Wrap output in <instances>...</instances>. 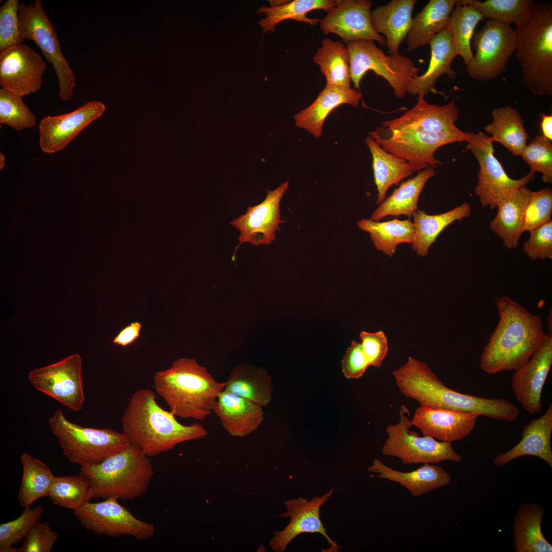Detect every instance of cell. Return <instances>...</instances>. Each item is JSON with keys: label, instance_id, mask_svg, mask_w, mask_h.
I'll return each mask as SVG.
<instances>
[{"label": "cell", "instance_id": "6da1fadb", "mask_svg": "<svg viewBox=\"0 0 552 552\" xmlns=\"http://www.w3.org/2000/svg\"><path fill=\"white\" fill-rule=\"evenodd\" d=\"M498 324L480 359L489 375L515 371L524 365L546 336L542 320L507 296L496 300Z\"/></svg>", "mask_w": 552, "mask_h": 552}, {"label": "cell", "instance_id": "7a4b0ae2", "mask_svg": "<svg viewBox=\"0 0 552 552\" xmlns=\"http://www.w3.org/2000/svg\"><path fill=\"white\" fill-rule=\"evenodd\" d=\"M151 389L135 390L128 401L121 424L123 432L131 444L148 457L167 452L181 443L203 439L207 430L199 423L185 425L170 410L157 403Z\"/></svg>", "mask_w": 552, "mask_h": 552}, {"label": "cell", "instance_id": "3957f363", "mask_svg": "<svg viewBox=\"0 0 552 552\" xmlns=\"http://www.w3.org/2000/svg\"><path fill=\"white\" fill-rule=\"evenodd\" d=\"M400 392L420 405L467 412L508 421L513 406L502 398H487L457 392L444 385L424 362L409 356L392 372Z\"/></svg>", "mask_w": 552, "mask_h": 552}, {"label": "cell", "instance_id": "277c9868", "mask_svg": "<svg viewBox=\"0 0 552 552\" xmlns=\"http://www.w3.org/2000/svg\"><path fill=\"white\" fill-rule=\"evenodd\" d=\"M154 387L176 417L202 421L213 412L225 383L217 381L195 359L182 357L155 373Z\"/></svg>", "mask_w": 552, "mask_h": 552}, {"label": "cell", "instance_id": "5b68a950", "mask_svg": "<svg viewBox=\"0 0 552 552\" xmlns=\"http://www.w3.org/2000/svg\"><path fill=\"white\" fill-rule=\"evenodd\" d=\"M514 30L523 84L534 95L552 97L551 3L535 2L528 18Z\"/></svg>", "mask_w": 552, "mask_h": 552}, {"label": "cell", "instance_id": "8992f818", "mask_svg": "<svg viewBox=\"0 0 552 552\" xmlns=\"http://www.w3.org/2000/svg\"><path fill=\"white\" fill-rule=\"evenodd\" d=\"M80 473L89 481V501H127L145 494L154 472L149 457L130 444L98 464L81 467Z\"/></svg>", "mask_w": 552, "mask_h": 552}, {"label": "cell", "instance_id": "52a82bcc", "mask_svg": "<svg viewBox=\"0 0 552 552\" xmlns=\"http://www.w3.org/2000/svg\"><path fill=\"white\" fill-rule=\"evenodd\" d=\"M49 424L65 456L81 467L98 464L130 444L123 432L83 427L68 420L60 409Z\"/></svg>", "mask_w": 552, "mask_h": 552}, {"label": "cell", "instance_id": "ba28073f", "mask_svg": "<svg viewBox=\"0 0 552 552\" xmlns=\"http://www.w3.org/2000/svg\"><path fill=\"white\" fill-rule=\"evenodd\" d=\"M369 134L384 150L406 160L413 172L442 165L434 156L436 151L449 144L467 142L472 135L457 127L435 132L390 131L381 126Z\"/></svg>", "mask_w": 552, "mask_h": 552}, {"label": "cell", "instance_id": "9c48e42d", "mask_svg": "<svg viewBox=\"0 0 552 552\" xmlns=\"http://www.w3.org/2000/svg\"><path fill=\"white\" fill-rule=\"evenodd\" d=\"M349 56L351 79L355 88H359L361 81L369 71L384 79L394 90L395 95L405 97L410 81L418 76L421 68L408 57L399 53L386 55L375 41L359 40L346 43Z\"/></svg>", "mask_w": 552, "mask_h": 552}, {"label": "cell", "instance_id": "30bf717a", "mask_svg": "<svg viewBox=\"0 0 552 552\" xmlns=\"http://www.w3.org/2000/svg\"><path fill=\"white\" fill-rule=\"evenodd\" d=\"M18 16L22 39L36 44L57 75L59 98L63 101L69 100L74 94L76 76L62 53L56 31L41 2L36 0L28 5L20 3Z\"/></svg>", "mask_w": 552, "mask_h": 552}, {"label": "cell", "instance_id": "8fae6325", "mask_svg": "<svg viewBox=\"0 0 552 552\" xmlns=\"http://www.w3.org/2000/svg\"><path fill=\"white\" fill-rule=\"evenodd\" d=\"M399 413V422L386 428L388 438L382 447L383 455L396 457L404 465L462 461L461 456L455 451L451 442L438 441L428 435L420 436L411 431L413 425L406 406L401 405Z\"/></svg>", "mask_w": 552, "mask_h": 552}, {"label": "cell", "instance_id": "7c38bea8", "mask_svg": "<svg viewBox=\"0 0 552 552\" xmlns=\"http://www.w3.org/2000/svg\"><path fill=\"white\" fill-rule=\"evenodd\" d=\"M471 43L475 54L467 65V73L475 80H492L505 71L515 51V30L511 25L489 19L474 33Z\"/></svg>", "mask_w": 552, "mask_h": 552}, {"label": "cell", "instance_id": "4fadbf2b", "mask_svg": "<svg viewBox=\"0 0 552 552\" xmlns=\"http://www.w3.org/2000/svg\"><path fill=\"white\" fill-rule=\"evenodd\" d=\"M466 149L474 155L479 165L478 182L474 192L483 207L493 210L498 203L518 188L533 180L535 173L530 171L524 177L514 179L510 177L494 155L491 137L482 131L472 133Z\"/></svg>", "mask_w": 552, "mask_h": 552}, {"label": "cell", "instance_id": "5bb4252c", "mask_svg": "<svg viewBox=\"0 0 552 552\" xmlns=\"http://www.w3.org/2000/svg\"><path fill=\"white\" fill-rule=\"evenodd\" d=\"M73 513L85 529L97 536H128L144 541L156 531L153 523L137 518L113 498L98 502L88 501Z\"/></svg>", "mask_w": 552, "mask_h": 552}, {"label": "cell", "instance_id": "9a60e30c", "mask_svg": "<svg viewBox=\"0 0 552 552\" xmlns=\"http://www.w3.org/2000/svg\"><path fill=\"white\" fill-rule=\"evenodd\" d=\"M30 383L37 390L54 399L74 411L81 410L85 395L82 360L71 354L54 363L31 370Z\"/></svg>", "mask_w": 552, "mask_h": 552}, {"label": "cell", "instance_id": "2e32d148", "mask_svg": "<svg viewBox=\"0 0 552 552\" xmlns=\"http://www.w3.org/2000/svg\"><path fill=\"white\" fill-rule=\"evenodd\" d=\"M46 64L29 45L20 43L0 52L1 88L23 97L40 88Z\"/></svg>", "mask_w": 552, "mask_h": 552}, {"label": "cell", "instance_id": "e0dca14e", "mask_svg": "<svg viewBox=\"0 0 552 552\" xmlns=\"http://www.w3.org/2000/svg\"><path fill=\"white\" fill-rule=\"evenodd\" d=\"M372 4L369 0H336L335 6L320 19V27L325 33L337 35L346 43L369 40L384 46L385 37L372 25Z\"/></svg>", "mask_w": 552, "mask_h": 552}, {"label": "cell", "instance_id": "ac0fdd59", "mask_svg": "<svg viewBox=\"0 0 552 552\" xmlns=\"http://www.w3.org/2000/svg\"><path fill=\"white\" fill-rule=\"evenodd\" d=\"M288 187L287 181L273 190H268L262 202L247 207L245 214L229 222L240 233L236 251L243 243L258 246L269 244L275 240V231L280 229L279 224L284 222L280 219V202Z\"/></svg>", "mask_w": 552, "mask_h": 552}, {"label": "cell", "instance_id": "d6986e66", "mask_svg": "<svg viewBox=\"0 0 552 552\" xmlns=\"http://www.w3.org/2000/svg\"><path fill=\"white\" fill-rule=\"evenodd\" d=\"M551 364L552 335L548 333L528 361L513 375L512 386L515 396L531 415L542 410V392Z\"/></svg>", "mask_w": 552, "mask_h": 552}, {"label": "cell", "instance_id": "ffe728a7", "mask_svg": "<svg viewBox=\"0 0 552 552\" xmlns=\"http://www.w3.org/2000/svg\"><path fill=\"white\" fill-rule=\"evenodd\" d=\"M105 109L103 103L92 101L69 113L43 118L39 125L40 149L47 153L62 150L82 130L99 118Z\"/></svg>", "mask_w": 552, "mask_h": 552}, {"label": "cell", "instance_id": "44dd1931", "mask_svg": "<svg viewBox=\"0 0 552 552\" xmlns=\"http://www.w3.org/2000/svg\"><path fill=\"white\" fill-rule=\"evenodd\" d=\"M333 491L320 497H314L311 500L298 497L285 502L287 511L279 515L282 518H290L289 524L282 531H277L270 540L269 545L277 552H283L289 543L297 536L304 533H318L325 536L333 549H339V546L328 536L326 528L320 519V508L331 497Z\"/></svg>", "mask_w": 552, "mask_h": 552}, {"label": "cell", "instance_id": "7402d4cb", "mask_svg": "<svg viewBox=\"0 0 552 552\" xmlns=\"http://www.w3.org/2000/svg\"><path fill=\"white\" fill-rule=\"evenodd\" d=\"M479 416L474 412L420 405L416 408L411 423L423 435L451 443L468 435Z\"/></svg>", "mask_w": 552, "mask_h": 552}, {"label": "cell", "instance_id": "603a6c76", "mask_svg": "<svg viewBox=\"0 0 552 552\" xmlns=\"http://www.w3.org/2000/svg\"><path fill=\"white\" fill-rule=\"evenodd\" d=\"M459 109L454 100L444 105L432 104L418 96L415 105L400 117L384 121L381 127L390 131H442L457 127Z\"/></svg>", "mask_w": 552, "mask_h": 552}, {"label": "cell", "instance_id": "cb8c5ba5", "mask_svg": "<svg viewBox=\"0 0 552 552\" xmlns=\"http://www.w3.org/2000/svg\"><path fill=\"white\" fill-rule=\"evenodd\" d=\"M213 412L225 430L234 437L250 435L264 419L262 407L225 389L219 395Z\"/></svg>", "mask_w": 552, "mask_h": 552}, {"label": "cell", "instance_id": "d4e9b609", "mask_svg": "<svg viewBox=\"0 0 552 552\" xmlns=\"http://www.w3.org/2000/svg\"><path fill=\"white\" fill-rule=\"evenodd\" d=\"M520 441L509 451L500 453L493 459L497 467L506 465L517 458L525 456L539 457L552 468V405L541 416L533 419L522 430Z\"/></svg>", "mask_w": 552, "mask_h": 552}, {"label": "cell", "instance_id": "484cf974", "mask_svg": "<svg viewBox=\"0 0 552 552\" xmlns=\"http://www.w3.org/2000/svg\"><path fill=\"white\" fill-rule=\"evenodd\" d=\"M429 44L431 55L426 71L422 75L413 78L409 82L406 93L412 96L426 95L436 93L434 85L437 79L443 75L454 79L456 73L451 67L452 63L457 56L452 36L446 28L439 32Z\"/></svg>", "mask_w": 552, "mask_h": 552}, {"label": "cell", "instance_id": "4316f807", "mask_svg": "<svg viewBox=\"0 0 552 552\" xmlns=\"http://www.w3.org/2000/svg\"><path fill=\"white\" fill-rule=\"evenodd\" d=\"M416 0H392L371 11L375 31L385 37L389 54L399 53L400 45L407 37L412 23Z\"/></svg>", "mask_w": 552, "mask_h": 552}, {"label": "cell", "instance_id": "83f0119b", "mask_svg": "<svg viewBox=\"0 0 552 552\" xmlns=\"http://www.w3.org/2000/svg\"><path fill=\"white\" fill-rule=\"evenodd\" d=\"M361 99L360 93L351 87L325 86L315 101L294 116L296 126L307 130L316 138L323 133L325 121L336 107L350 104L357 107Z\"/></svg>", "mask_w": 552, "mask_h": 552}, {"label": "cell", "instance_id": "f1b7e54d", "mask_svg": "<svg viewBox=\"0 0 552 552\" xmlns=\"http://www.w3.org/2000/svg\"><path fill=\"white\" fill-rule=\"evenodd\" d=\"M367 470L377 473L376 477L396 482L407 489L415 497L432 490L448 485L451 476L448 472L435 464H425L408 472L394 470L378 459H374Z\"/></svg>", "mask_w": 552, "mask_h": 552}, {"label": "cell", "instance_id": "f546056e", "mask_svg": "<svg viewBox=\"0 0 552 552\" xmlns=\"http://www.w3.org/2000/svg\"><path fill=\"white\" fill-rule=\"evenodd\" d=\"M531 191L526 186H522L503 199L497 206L496 215L490 223L491 231L509 249L518 246Z\"/></svg>", "mask_w": 552, "mask_h": 552}, {"label": "cell", "instance_id": "4dcf8cb0", "mask_svg": "<svg viewBox=\"0 0 552 552\" xmlns=\"http://www.w3.org/2000/svg\"><path fill=\"white\" fill-rule=\"evenodd\" d=\"M224 389L263 407L271 401L273 389L266 370L244 362L231 371Z\"/></svg>", "mask_w": 552, "mask_h": 552}, {"label": "cell", "instance_id": "1f68e13d", "mask_svg": "<svg viewBox=\"0 0 552 552\" xmlns=\"http://www.w3.org/2000/svg\"><path fill=\"white\" fill-rule=\"evenodd\" d=\"M544 508L539 503L519 505L513 521L516 552H551L552 545L544 536L541 522Z\"/></svg>", "mask_w": 552, "mask_h": 552}, {"label": "cell", "instance_id": "d6a6232c", "mask_svg": "<svg viewBox=\"0 0 552 552\" xmlns=\"http://www.w3.org/2000/svg\"><path fill=\"white\" fill-rule=\"evenodd\" d=\"M457 0H430L412 18L406 37L407 50L413 52L429 44L433 38L445 28Z\"/></svg>", "mask_w": 552, "mask_h": 552}, {"label": "cell", "instance_id": "836d02e7", "mask_svg": "<svg viewBox=\"0 0 552 552\" xmlns=\"http://www.w3.org/2000/svg\"><path fill=\"white\" fill-rule=\"evenodd\" d=\"M470 214L471 206L467 202L436 215H429L418 210L412 216L415 228L412 249L418 256L426 257L430 247L446 227L455 221H462Z\"/></svg>", "mask_w": 552, "mask_h": 552}, {"label": "cell", "instance_id": "e575fe53", "mask_svg": "<svg viewBox=\"0 0 552 552\" xmlns=\"http://www.w3.org/2000/svg\"><path fill=\"white\" fill-rule=\"evenodd\" d=\"M434 169L419 172L414 177L402 182L393 193L379 204L371 219L380 221L387 216L401 215L411 217L417 211L419 199L427 181L435 175Z\"/></svg>", "mask_w": 552, "mask_h": 552}, {"label": "cell", "instance_id": "d590c367", "mask_svg": "<svg viewBox=\"0 0 552 552\" xmlns=\"http://www.w3.org/2000/svg\"><path fill=\"white\" fill-rule=\"evenodd\" d=\"M270 6H263L258 10L265 17L259 22L263 33L273 32L279 23L287 19H294L311 25H315L320 19L310 18L307 14L311 11L323 9L329 11L336 4L335 0H293L269 1Z\"/></svg>", "mask_w": 552, "mask_h": 552}, {"label": "cell", "instance_id": "8d00e7d4", "mask_svg": "<svg viewBox=\"0 0 552 552\" xmlns=\"http://www.w3.org/2000/svg\"><path fill=\"white\" fill-rule=\"evenodd\" d=\"M492 116L493 121L485 130L491 135L493 142L500 143L513 155H520L529 139L520 114L513 107L505 106L494 108Z\"/></svg>", "mask_w": 552, "mask_h": 552}, {"label": "cell", "instance_id": "74e56055", "mask_svg": "<svg viewBox=\"0 0 552 552\" xmlns=\"http://www.w3.org/2000/svg\"><path fill=\"white\" fill-rule=\"evenodd\" d=\"M365 143L372 157L374 178L377 190V203L380 204L385 199L390 187L411 176L413 171L406 160L386 151L370 136L365 139Z\"/></svg>", "mask_w": 552, "mask_h": 552}, {"label": "cell", "instance_id": "f35d334b", "mask_svg": "<svg viewBox=\"0 0 552 552\" xmlns=\"http://www.w3.org/2000/svg\"><path fill=\"white\" fill-rule=\"evenodd\" d=\"M357 226L369 234L377 250L390 257L394 255L399 244L411 245L414 239V224L409 218L404 220L395 218L386 221L363 219L358 221Z\"/></svg>", "mask_w": 552, "mask_h": 552}, {"label": "cell", "instance_id": "ab89813d", "mask_svg": "<svg viewBox=\"0 0 552 552\" xmlns=\"http://www.w3.org/2000/svg\"><path fill=\"white\" fill-rule=\"evenodd\" d=\"M22 473L18 494L21 507L26 508L38 499L49 497L55 476L42 461L24 452L20 457Z\"/></svg>", "mask_w": 552, "mask_h": 552}, {"label": "cell", "instance_id": "60d3db41", "mask_svg": "<svg viewBox=\"0 0 552 552\" xmlns=\"http://www.w3.org/2000/svg\"><path fill=\"white\" fill-rule=\"evenodd\" d=\"M484 19L481 13L471 6L467 0H457L445 28L450 33L457 55L467 65L473 54L471 40L478 22Z\"/></svg>", "mask_w": 552, "mask_h": 552}, {"label": "cell", "instance_id": "b9f144b4", "mask_svg": "<svg viewBox=\"0 0 552 552\" xmlns=\"http://www.w3.org/2000/svg\"><path fill=\"white\" fill-rule=\"evenodd\" d=\"M325 75L326 86L351 87L348 50L342 43L325 38L313 57Z\"/></svg>", "mask_w": 552, "mask_h": 552}, {"label": "cell", "instance_id": "7bdbcfd3", "mask_svg": "<svg viewBox=\"0 0 552 552\" xmlns=\"http://www.w3.org/2000/svg\"><path fill=\"white\" fill-rule=\"evenodd\" d=\"M484 18L511 25L520 24L529 17L535 1L533 0H467Z\"/></svg>", "mask_w": 552, "mask_h": 552}, {"label": "cell", "instance_id": "ee69618b", "mask_svg": "<svg viewBox=\"0 0 552 552\" xmlns=\"http://www.w3.org/2000/svg\"><path fill=\"white\" fill-rule=\"evenodd\" d=\"M89 480L81 473L55 476L48 497L55 504L74 511L89 501Z\"/></svg>", "mask_w": 552, "mask_h": 552}, {"label": "cell", "instance_id": "f6af8a7d", "mask_svg": "<svg viewBox=\"0 0 552 552\" xmlns=\"http://www.w3.org/2000/svg\"><path fill=\"white\" fill-rule=\"evenodd\" d=\"M43 509L38 505L25 508L21 515L13 520L0 524V551L18 552L12 546L24 539L31 529L40 520Z\"/></svg>", "mask_w": 552, "mask_h": 552}, {"label": "cell", "instance_id": "bcb514c9", "mask_svg": "<svg viewBox=\"0 0 552 552\" xmlns=\"http://www.w3.org/2000/svg\"><path fill=\"white\" fill-rule=\"evenodd\" d=\"M0 123L21 131L35 126L37 119L22 97L1 88Z\"/></svg>", "mask_w": 552, "mask_h": 552}, {"label": "cell", "instance_id": "7dc6e473", "mask_svg": "<svg viewBox=\"0 0 552 552\" xmlns=\"http://www.w3.org/2000/svg\"><path fill=\"white\" fill-rule=\"evenodd\" d=\"M520 155L531 171L542 174L545 183H552V143L542 135H536L523 149Z\"/></svg>", "mask_w": 552, "mask_h": 552}, {"label": "cell", "instance_id": "c3c4849f", "mask_svg": "<svg viewBox=\"0 0 552 552\" xmlns=\"http://www.w3.org/2000/svg\"><path fill=\"white\" fill-rule=\"evenodd\" d=\"M552 190L545 188L531 191L524 214L523 233L531 231L551 220Z\"/></svg>", "mask_w": 552, "mask_h": 552}, {"label": "cell", "instance_id": "681fc988", "mask_svg": "<svg viewBox=\"0 0 552 552\" xmlns=\"http://www.w3.org/2000/svg\"><path fill=\"white\" fill-rule=\"evenodd\" d=\"M18 0H7L0 7V52L23 43L18 16Z\"/></svg>", "mask_w": 552, "mask_h": 552}, {"label": "cell", "instance_id": "f907efd6", "mask_svg": "<svg viewBox=\"0 0 552 552\" xmlns=\"http://www.w3.org/2000/svg\"><path fill=\"white\" fill-rule=\"evenodd\" d=\"M528 239L524 243L523 251L532 260L552 258V220L530 231Z\"/></svg>", "mask_w": 552, "mask_h": 552}, {"label": "cell", "instance_id": "816d5d0a", "mask_svg": "<svg viewBox=\"0 0 552 552\" xmlns=\"http://www.w3.org/2000/svg\"><path fill=\"white\" fill-rule=\"evenodd\" d=\"M59 536L48 522L39 521L25 537L18 552H50Z\"/></svg>", "mask_w": 552, "mask_h": 552}, {"label": "cell", "instance_id": "f5cc1de1", "mask_svg": "<svg viewBox=\"0 0 552 552\" xmlns=\"http://www.w3.org/2000/svg\"><path fill=\"white\" fill-rule=\"evenodd\" d=\"M359 337L364 353L370 366L380 367L386 357L388 347L386 336L382 331H362Z\"/></svg>", "mask_w": 552, "mask_h": 552}, {"label": "cell", "instance_id": "db71d44e", "mask_svg": "<svg viewBox=\"0 0 552 552\" xmlns=\"http://www.w3.org/2000/svg\"><path fill=\"white\" fill-rule=\"evenodd\" d=\"M361 342L353 340L341 360V370L347 379H358L370 366Z\"/></svg>", "mask_w": 552, "mask_h": 552}, {"label": "cell", "instance_id": "11a10c76", "mask_svg": "<svg viewBox=\"0 0 552 552\" xmlns=\"http://www.w3.org/2000/svg\"><path fill=\"white\" fill-rule=\"evenodd\" d=\"M142 325L139 322L131 323L122 329L114 338L113 342L125 347L134 342L140 336Z\"/></svg>", "mask_w": 552, "mask_h": 552}, {"label": "cell", "instance_id": "9f6ffc18", "mask_svg": "<svg viewBox=\"0 0 552 552\" xmlns=\"http://www.w3.org/2000/svg\"><path fill=\"white\" fill-rule=\"evenodd\" d=\"M540 128L542 136L549 141H552V114L542 113L541 114Z\"/></svg>", "mask_w": 552, "mask_h": 552}, {"label": "cell", "instance_id": "6f0895ef", "mask_svg": "<svg viewBox=\"0 0 552 552\" xmlns=\"http://www.w3.org/2000/svg\"><path fill=\"white\" fill-rule=\"evenodd\" d=\"M6 157L5 155L0 153V170H3L5 167Z\"/></svg>", "mask_w": 552, "mask_h": 552}, {"label": "cell", "instance_id": "680465c9", "mask_svg": "<svg viewBox=\"0 0 552 552\" xmlns=\"http://www.w3.org/2000/svg\"><path fill=\"white\" fill-rule=\"evenodd\" d=\"M551 311H550V314H549L548 317V329L549 330V333H551Z\"/></svg>", "mask_w": 552, "mask_h": 552}]
</instances>
